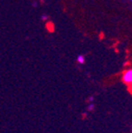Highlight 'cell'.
Segmentation results:
<instances>
[{
    "instance_id": "6da1fadb",
    "label": "cell",
    "mask_w": 132,
    "mask_h": 133,
    "mask_svg": "<svg viewBox=\"0 0 132 133\" xmlns=\"http://www.w3.org/2000/svg\"><path fill=\"white\" fill-rule=\"evenodd\" d=\"M122 81L128 85L132 86V69H128L125 70L122 74Z\"/></svg>"
},
{
    "instance_id": "5b68a950",
    "label": "cell",
    "mask_w": 132,
    "mask_h": 133,
    "mask_svg": "<svg viewBox=\"0 0 132 133\" xmlns=\"http://www.w3.org/2000/svg\"><path fill=\"white\" fill-rule=\"evenodd\" d=\"M89 102L90 103H93V96H91V97L89 98Z\"/></svg>"
},
{
    "instance_id": "277c9868",
    "label": "cell",
    "mask_w": 132,
    "mask_h": 133,
    "mask_svg": "<svg viewBox=\"0 0 132 133\" xmlns=\"http://www.w3.org/2000/svg\"><path fill=\"white\" fill-rule=\"evenodd\" d=\"M48 19H49V17H48V15H46V14H43V15H42V21H48Z\"/></svg>"
},
{
    "instance_id": "7a4b0ae2",
    "label": "cell",
    "mask_w": 132,
    "mask_h": 133,
    "mask_svg": "<svg viewBox=\"0 0 132 133\" xmlns=\"http://www.w3.org/2000/svg\"><path fill=\"white\" fill-rule=\"evenodd\" d=\"M77 62L78 64H84L85 63V57L83 55H78V57H77Z\"/></svg>"
},
{
    "instance_id": "3957f363",
    "label": "cell",
    "mask_w": 132,
    "mask_h": 133,
    "mask_svg": "<svg viewBox=\"0 0 132 133\" xmlns=\"http://www.w3.org/2000/svg\"><path fill=\"white\" fill-rule=\"evenodd\" d=\"M94 108H95V106H94V104H93V103H90L89 105H88V111L91 112V111L94 110Z\"/></svg>"
},
{
    "instance_id": "8992f818",
    "label": "cell",
    "mask_w": 132,
    "mask_h": 133,
    "mask_svg": "<svg viewBox=\"0 0 132 133\" xmlns=\"http://www.w3.org/2000/svg\"><path fill=\"white\" fill-rule=\"evenodd\" d=\"M130 1H131V2H132V0H130Z\"/></svg>"
}]
</instances>
